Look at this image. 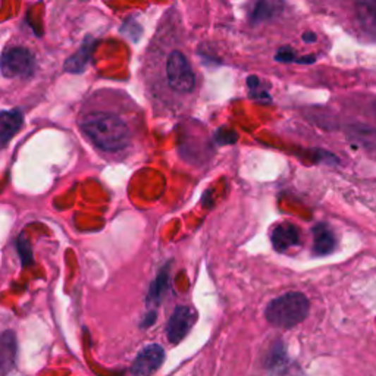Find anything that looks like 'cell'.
<instances>
[{"label": "cell", "mask_w": 376, "mask_h": 376, "mask_svg": "<svg viewBox=\"0 0 376 376\" xmlns=\"http://www.w3.org/2000/svg\"><path fill=\"white\" fill-rule=\"evenodd\" d=\"M34 68V55L25 47H9L0 56V71L6 78H28Z\"/></svg>", "instance_id": "obj_3"}, {"label": "cell", "mask_w": 376, "mask_h": 376, "mask_svg": "<svg viewBox=\"0 0 376 376\" xmlns=\"http://www.w3.org/2000/svg\"><path fill=\"white\" fill-rule=\"evenodd\" d=\"M80 125L83 133L104 152H119L130 146L131 133L128 125L114 114H88Z\"/></svg>", "instance_id": "obj_1"}, {"label": "cell", "mask_w": 376, "mask_h": 376, "mask_svg": "<svg viewBox=\"0 0 376 376\" xmlns=\"http://www.w3.org/2000/svg\"><path fill=\"white\" fill-rule=\"evenodd\" d=\"M168 281H169V272H168V269H164L156 277V279L150 285V291H149V297H147L149 303H153L154 306H157V304L162 301L164 294L168 289Z\"/></svg>", "instance_id": "obj_14"}, {"label": "cell", "mask_w": 376, "mask_h": 376, "mask_svg": "<svg viewBox=\"0 0 376 376\" xmlns=\"http://www.w3.org/2000/svg\"><path fill=\"white\" fill-rule=\"evenodd\" d=\"M375 8H376V0H359L357 2V16H359V21L365 31H368L370 35L375 32Z\"/></svg>", "instance_id": "obj_12"}, {"label": "cell", "mask_w": 376, "mask_h": 376, "mask_svg": "<svg viewBox=\"0 0 376 376\" xmlns=\"http://www.w3.org/2000/svg\"><path fill=\"white\" fill-rule=\"evenodd\" d=\"M303 40L308 42V43H313V42H316V35L313 32H306L303 35Z\"/></svg>", "instance_id": "obj_20"}, {"label": "cell", "mask_w": 376, "mask_h": 376, "mask_svg": "<svg viewBox=\"0 0 376 376\" xmlns=\"http://www.w3.org/2000/svg\"><path fill=\"white\" fill-rule=\"evenodd\" d=\"M154 322H156V313L152 310V312H149V313L146 315L145 319H142L141 327H142V328H149L150 325L154 324Z\"/></svg>", "instance_id": "obj_19"}, {"label": "cell", "mask_w": 376, "mask_h": 376, "mask_svg": "<svg viewBox=\"0 0 376 376\" xmlns=\"http://www.w3.org/2000/svg\"><path fill=\"white\" fill-rule=\"evenodd\" d=\"M18 250H20V253H21V257L25 263H31V248H30V244L25 243L24 244V240L21 238L20 241H18Z\"/></svg>", "instance_id": "obj_17"}, {"label": "cell", "mask_w": 376, "mask_h": 376, "mask_svg": "<svg viewBox=\"0 0 376 376\" xmlns=\"http://www.w3.org/2000/svg\"><path fill=\"white\" fill-rule=\"evenodd\" d=\"M247 85L250 88V96L257 99L259 102H271V97L269 95H267L266 92V88H263V83L257 78V77H250L247 80Z\"/></svg>", "instance_id": "obj_16"}, {"label": "cell", "mask_w": 376, "mask_h": 376, "mask_svg": "<svg viewBox=\"0 0 376 376\" xmlns=\"http://www.w3.org/2000/svg\"><path fill=\"white\" fill-rule=\"evenodd\" d=\"M271 240L277 252H286L300 244V231L294 224L284 222L272 229Z\"/></svg>", "instance_id": "obj_7"}, {"label": "cell", "mask_w": 376, "mask_h": 376, "mask_svg": "<svg viewBox=\"0 0 376 376\" xmlns=\"http://www.w3.org/2000/svg\"><path fill=\"white\" fill-rule=\"evenodd\" d=\"M310 304L301 293H286L272 300L266 308V319L271 325L282 329H291L308 317Z\"/></svg>", "instance_id": "obj_2"}, {"label": "cell", "mask_w": 376, "mask_h": 376, "mask_svg": "<svg viewBox=\"0 0 376 376\" xmlns=\"http://www.w3.org/2000/svg\"><path fill=\"white\" fill-rule=\"evenodd\" d=\"M277 61H279V62H294L296 61V55L290 49H282V50H279V53L277 55Z\"/></svg>", "instance_id": "obj_18"}, {"label": "cell", "mask_w": 376, "mask_h": 376, "mask_svg": "<svg viewBox=\"0 0 376 376\" xmlns=\"http://www.w3.org/2000/svg\"><path fill=\"white\" fill-rule=\"evenodd\" d=\"M24 123V115L20 109L0 112V141L8 142Z\"/></svg>", "instance_id": "obj_10"}, {"label": "cell", "mask_w": 376, "mask_h": 376, "mask_svg": "<svg viewBox=\"0 0 376 376\" xmlns=\"http://www.w3.org/2000/svg\"><path fill=\"white\" fill-rule=\"evenodd\" d=\"M164 359H165L164 348L159 344H149L137 354L130 372L138 376L152 375L160 368Z\"/></svg>", "instance_id": "obj_6"}, {"label": "cell", "mask_w": 376, "mask_h": 376, "mask_svg": "<svg viewBox=\"0 0 376 376\" xmlns=\"http://www.w3.org/2000/svg\"><path fill=\"white\" fill-rule=\"evenodd\" d=\"M18 344L16 336L12 331L0 334V375L9 373L16 363Z\"/></svg>", "instance_id": "obj_8"}, {"label": "cell", "mask_w": 376, "mask_h": 376, "mask_svg": "<svg viewBox=\"0 0 376 376\" xmlns=\"http://www.w3.org/2000/svg\"><path fill=\"white\" fill-rule=\"evenodd\" d=\"M93 47H95V43L92 42V39H87L85 43L81 46V49L75 53V55H73L65 62V66H63L65 71H68V73H73V74L83 73L87 63H88V61H90Z\"/></svg>", "instance_id": "obj_11"}, {"label": "cell", "mask_w": 376, "mask_h": 376, "mask_svg": "<svg viewBox=\"0 0 376 376\" xmlns=\"http://www.w3.org/2000/svg\"><path fill=\"white\" fill-rule=\"evenodd\" d=\"M281 11V4L278 0H259L255 12H253V21L262 23L266 20H271Z\"/></svg>", "instance_id": "obj_13"}, {"label": "cell", "mask_w": 376, "mask_h": 376, "mask_svg": "<svg viewBox=\"0 0 376 376\" xmlns=\"http://www.w3.org/2000/svg\"><path fill=\"white\" fill-rule=\"evenodd\" d=\"M313 250L317 256H327L334 252L336 245V237L331 226L327 224H317L313 228Z\"/></svg>", "instance_id": "obj_9"}, {"label": "cell", "mask_w": 376, "mask_h": 376, "mask_svg": "<svg viewBox=\"0 0 376 376\" xmlns=\"http://www.w3.org/2000/svg\"><path fill=\"white\" fill-rule=\"evenodd\" d=\"M166 78L172 90L178 93H191L195 85L193 69L181 51H172L166 61Z\"/></svg>", "instance_id": "obj_4"}, {"label": "cell", "mask_w": 376, "mask_h": 376, "mask_svg": "<svg viewBox=\"0 0 376 376\" xmlns=\"http://www.w3.org/2000/svg\"><path fill=\"white\" fill-rule=\"evenodd\" d=\"M267 369H269L271 372H275V373H281L285 370V368L289 366L286 365V353H285V348H284V344L278 343L275 344L269 354H267V363H266Z\"/></svg>", "instance_id": "obj_15"}, {"label": "cell", "mask_w": 376, "mask_h": 376, "mask_svg": "<svg viewBox=\"0 0 376 376\" xmlns=\"http://www.w3.org/2000/svg\"><path fill=\"white\" fill-rule=\"evenodd\" d=\"M195 319H197V315H195L194 309H191L188 306H178L174 310V313L168 322L166 335H168L169 341L172 344L183 341L186 335L193 328V325L195 324Z\"/></svg>", "instance_id": "obj_5"}]
</instances>
